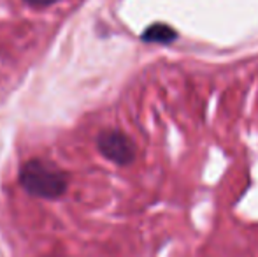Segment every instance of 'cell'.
<instances>
[{"instance_id": "7a4b0ae2", "label": "cell", "mask_w": 258, "mask_h": 257, "mask_svg": "<svg viewBox=\"0 0 258 257\" xmlns=\"http://www.w3.org/2000/svg\"><path fill=\"white\" fill-rule=\"evenodd\" d=\"M97 144H99L100 153L109 161L116 162V164H130L134 161V157H136L134 141L126 134L119 132V130H104V132H100Z\"/></svg>"}, {"instance_id": "3957f363", "label": "cell", "mask_w": 258, "mask_h": 257, "mask_svg": "<svg viewBox=\"0 0 258 257\" xmlns=\"http://www.w3.org/2000/svg\"><path fill=\"white\" fill-rule=\"evenodd\" d=\"M176 32L172 30L170 27H167V25H153V27H150L146 32L143 34V39L148 42H162V44H167V42H172L174 39H176Z\"/></svg>"}, {"instance_id": "277c9868", "label": "cell", "mask_w": 258, "mask_h": 257, "mask_svg": "<svg viewBox=\"0 0 258 257\" xmlns=\"http://www.w3.org/2000/svg\"><path fill=\"white\" fill-rule=\"evenodd\" d=\"M32 6H51V4L58 2V0H27Z\"/></svg>"}, {"instance_id": "6da1fadb", "label": "cell", "mask_w": 258, "mask_h": 257, "mask_svg": "<svg viewBox=\"0 0 258 257\" xmlns=\"http://www.w3.org/2000/svg\"><path fill=\"white\" fill-rule=\"evenodd\" d=\"M20 182L28 194L35 197L56 199L67 189V175L46 161H28L21 168Z\"/></svg>"}]
</instances>
